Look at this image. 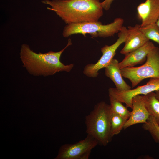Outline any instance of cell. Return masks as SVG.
<instances>
[{
    "instance_id": "6da1fadb",
    "label": "cell",
    "mask_w": 159,
    "mask_h": 159,
    "mask_svg": "<svg viewBox=\"0 0 159 159\" xmlns=\"http://www.w3.org/2000/svg\"><path fill=\"white\" fill-rule=\"evenodd\" d=\"M52 11L67 24L98 21L103 14L99 0H43Z\"/></svg>"
},
{
    "instance_id": "7a4b0ae2",
    "label": "cell",
    "mask_w": 159,
    "mask_h": 159,
    "mask_svg": "<svg viewBox=\"0 0 159 159\" xmlns=\"http://www.w3.org/2000/svg\"><path fill=\"white\" fill-rule=\"evenodd\" d=\"M72 44L71 40L69 39L66 46L61 50L58 52L50 51L43 53H36L28 45L23 44L19 54L23 67L30 74L34 76L46 77L60 72H70L74 65H64L61 62L60 58L63 52Z\"/></svg>"
},
{
    "instance_id": "3957f363",
    "label": "cell",
    "mask_w": 159,
    "mask_h": 159,
    "mask_svg": "<svg viewBox=\"0 0 159 159\" xmlns=\"http://www.w3.org/2000/svg\"><path fill=\"white\" fill-rule=\"evenodd\" d=\"M111 115L110 105L102 101L96 104L86 116V132L100 145L105 146L112 140L110 130Z\"/></svg>"
},
{
    "instance_id": "277c9868",
    "label": "cell",
    "mask_w": 159,
    "mask_h": 159,
    "mask_svg": "<svg viewBox=\"0 0 159 159\" xmlns=\"http://www.w3.org/2000/svg\"><path fill=\"white\" fill-rule=\"evenodd\" d=\"M123 23V19L119 17L115 18L113 22L106 25L102 24L99 21L67 24L64 28L62 35L66 38L78 34L85 37L88 34L93 37H110L121 30Z\"/></svg>"
},
{
    "instance_id": "5b68a950",
    "label": "cell",
    "mask_w": 159,
    "mask_h": 159,
    "mask_svg": "<svg viewBox=\"0 0 159 159\" xmlns=\"http://www.w3.org/2000/svg\"><path fill=\"white\" fill-rule=\"evenodd\" d=\"M120 69L122 76L130 81L132 88L145 79L159 78V48L155 46L149 53L143 65Z\"/></svg>"
},
{
    "instance_id": "8992f818",
    "label": "cell",
    "mask_w": 159,
    "mask_h": 159,
    "mask_svg": "<svg viewBox=\"0 0 159 159\" xmlns=\"http://www.w3.org/2000/svg\"><path fill=\"white\" fill-rule=\"evenodd\" d=\"M128 33L127 29L123 26L118 33V38L116 42L111 45H105L101 48V51L102 54L100 59L95 64L86 65L84 68L83 73L89 77H97L99 75V70L106 67L113 59L117 49L125 42Z\"/></svg>"
},
{
    "instance_id": "52a82bcc",
    "label": "cell",
    "mask_w": 159,
    "mask_h": 159,
    "mask_svg": "<svg viewBox=\"0 0 159 159\" xmlns=\"http://www.w3.org/2000/svg\"><path fill=\"white\" fill-rule=\"evenodd\" d=\"M98 143L87 135L84 139L73 144H65L60 148L56 159H88L92 150Z\"/></svg>"
},
{
    "instance_id": "ba28073f",
    "label": "cell",
    "mask_w": 159,
    "mask_h": 159,
    "mask_svg": "<svg viewBox=\"0 0 159 159\" xmlns=\"http://www.w3.org/2000/svg\"><path fill=\"white\" fill-rule=\"evenodd\" d=\"M159 90V78H151L147 83L138 86L134 89L119 91L116 88H110L108 90L109 95L116 100L125 104L127 107L132 109L133 98L137 95H145Z\"/></svg>"
},
{
    "instance_id": "9c48e42d",
    "label": "cell",
    "mask_w": 159,
    "mask_h": 159,
    "mask_svg": "<svg viewBox=\"0 0 159 159\" xmlns=\"http://www.w3.org/2000/svg\"><path fill=\"white\" fill-rule=\"evenodd\" d=\"M141 27L156 23L159 16V0H146L137 8Z\"/></svg>"
},
{
    "instance_id": "30bf717a",
    "label": "cell",
    "mask_w": 159,
    "mask_h": 159,
    "mask_svg": "<svg viewBox=\"0 0 159 159\" xmlns=\"http://www.w3.org/2000/svg\"><path fill=\"white\" fill-rule=\"evenodd\" d=\"M132 103V110L124 125V130L133 125L145 123L150 115L145 107L143 95H138L134 97Z\"/></svg>"
},
{
    "instance_id": "8fae6325",
    "label": "cell",
    "mask_w": 159,
    "mask_h": 159,
    "mask_svg": "<svg viewBox=\"0 0 159 159\" xmlns=\"http://www.w3.org/2000/svg\"><path fill=\"white\" fill-rule=\"evenodd\" d=\"M140 24L127 27L128 35L125 42L124 47L120 52L126 55L143 46L150 40L140 30Z\"/></svg>"
},
{
    "instance_id": "7c38bea8",
    "label": "cell",
    "mask_w": 159,
    "mask_h": 159,
    "mask_svg": "<svg viewBox=\"0 0 159 159\" xmlns=\"http://www.w3.org/2000/svg\"><path fill=\"white\" fill-rule=\"evenodd\" d=\"M155 47L149 40L141 47L125 55L124 59L119 63V68L133 67L142 64L146 61L147 55Z\"/></svg>"
},
{
    "instance_id": "4fadbf2b",
    "label": "cell",
    "mask_w": 159,
    "mask_h": 159,
    "mask_svg": "<svg viewBox=\"0 0 159 159\" xmlns=\"http://www.w3.org/2000/svg\"><path fill=\"white\" fill-rule=\"evenodd\" d=\"M118 61L113 59L109 64L105 68V75L114 82L116 88L119 91L130 90L131 87L124 80L119 66Z\"/></svg>"
},
{
    "instance_id": "5bb4252c",
    "label": "cell",
    "mask_w": 159,
    "mask_h": 159,
    "mask_svg": "<svg viewBox=\"0 0 159 159\" xmlns=\"http://www.w3.org/2000/svg\"><path fill=\"white\" fill-rule=\"evenodd\" d=\"M145 107L150 115L153 116L159 125V101L156 98L154 92L143 95Z\"/></svg>"
},
{
    "instance_id": "9a60e30c",
    "label": "cell",
    "mask_w": 159,
    "mask_h": 159,
    "mask_svg": "<svg viewBox=\"0 0 159 159\" xmlns=\"http://www.w3.org/2000/svg\"><path fill=\"white\" fill-rule=\"evenodd\" d=\"M109 96L111 112L117 114L127 120L131 113V112L128 110L127 107L124 106L122 102L116 100L111 95H109Z\"/></svg>"
},
{
    "instance_id": "2e32d148",
    "label": "cell",
    "mask_w": 159,
    "mask_h": 159,
    "mask_svg": "<svg viewBox=\"0 0 159 159\" xmlns=\"http://www.w3.org/2000/svg\"><path fill=\"white\" fill-rule=\"evenodd\" d=\"M127 120L115 113L111 112L110 130L112 137L118 134L122 129Z\"/></svg>"
},
{
    "instance_id": "e0dca14e",
    "label": "cell",
    "mask_w": 159,
    "mask_h": 159,
    "mask_svg": "<svg viewBox=\"0 0 159 159\" xmlns=\"http://www.w3.org/2000/svg\"><path fill=\"white\" fill-rule=\"evenodd\" d=\"M142 127L149 132L155 141L159 145V125L154 117L150 115L146 122L143 124Z\"/></svg>"
},
{
    "instance_id": "ac0fdd59",
    "label": "cell",
    "mask_w": 159,
    "mask_h": 159,
    "mask_svg": "<svg viewBox=\"0 0 159 159\" xmlns=\"http://www.w3.org/2000/svg\"><path fill=\"white\" fill-rule=\"evenodd\" d=\"M140 29L147 39L159 44V27L156 23L144 27L140 26Z\"/></svg>"
},
{
    "instance_id": "d6986e66",
    "label": "cell",
    "mask_w": 159,
    "mask_h": 159,
    "mask_svg": "<svg viewBox=\"0 0 159 159\" xmlns=\"http://www.w3.org/2000/svg\"><path fill=\"white\" fill-rule=\"evenodd\" d=\"M114 0H105L101 2V4L103 9L106 11L109 10L112 2Z\"/></svg>"
},
{
    "instance_id": "ffe728a7",
    "label": "cell",
    "mask_w": 159,
    "mask_h": 159,
    "mask_svg": "<svg viewBox=\"0 0 159 159\" xmlns=\"http://www.w3.org/2000/svg\"><path fill=\"white\" fill-rule=\"evenodd\" d=\"M156 98L159 101V90L154 92Z\"/></svg>"
},
{
    "instance_id": "44dd1931",
    "label": "cell",
    "mask_w": 159,
    "mask_h": 159,
    "mask_svg": "<svg viewBox=\"0 0 159 159\" xmlns=\"http://www.w3.org/2000/svg\"><path fill=\"white\" fill-rule=\"evenodd\" d=\"M156 24L159 27V16Z\"/></svg>"
}]
</instances>
